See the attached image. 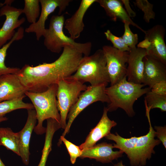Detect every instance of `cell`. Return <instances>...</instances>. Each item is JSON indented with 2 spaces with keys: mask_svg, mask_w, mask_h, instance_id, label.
<instances>
[{
  "mask_svg": "<svg viewBox=\"0 0 166 166\" xmlns=\"http://www.w3.org/2000/svg\"><path fill=\"white\" fill-rule=\"evenodd\" d=\"M63 142L66 146L70 157V160L72 164L75 163L77 159L80 157L82 150L77 146L67 140L64 136H61L59 140L58 145L59 146Z\"/></svg>",
  "mask_w": 166,
  "mask_h": 166,
  "instance_id": "28",
  "label": "cell"
},
{
  "mask_svg": "<svg viewBox=\"0 0 166 166\" xmlns=\"http://www.w3.org/2000/svg\"><path fill=\"white\" fill-rule=\"evenodd\" d=\"M61 128L59 122L53 119L47 120L44 144L38 166H45L49 155L52 150V141L55 132Z\"/></svg>",
  "mask_w": 166,
  "mask_h": 166,
  "instance_id": "21",
  "label": "cell"
},
{
  "mask_svg": "<svg viewBox=\"0 0 166 166\" xmlns=\"http://www.w3.org/2000/svg\"><path fill=\"white\" fill-rule=\"evenodd\" d=\"M57 84L52 85L46 91L41 93L26 91L25 95L32 102L36 114L38 124L34 129L37 135L45 133L46 128L43 126L44 121L54 119L60 123L61 117L57 105Z\"/></svg>",
  "mask_w": 166,
  "mask_h": 166,
  "instance_id": "5",
  "label": "cell"
},
{
  "mask_svg": "<svg viewBox=\"0 0 166 166\" xmlns=\"http://www.w3.org/2000/svg\"><path fill=\"white\" fill-rule=\"evenodd\" d=\"M124 23V32L121 38L124 43L130 49L136 47L138 42V36L137 34L133 33L130 28V24L128 22Z\"/></svg>",
  "mask_w": 166,
  "mask_h": 166,
  "instance_id": "29",
  "label": "cell"
},
{
  "mask_svg": "<svg viewBox=\"0 0 166 166\" xmlns=\"http://www.w3.org/2000/svg\"><path fill=\"white\" fill-rule=\"evenodd\" d=\"M27 110L28 117L26 123L23 128L18 132L20 156L23 163L26 165L29 164V144L31 135L37 121L35 110Z\"/></svg>",
  "mask_w": 166,
  "mask_h": 166,
  "instance_id": "17",
  "label": "cell"
},
{
  "mask_svg": "<svg viewBox=\"0 0 166 166\" xmlns=\"http://www.w3.org/2000/svg\"><path fill=\"white\" fill-rule=\"evenodd\" d=\"M39 0H25L24 6L22 9L27 21L31 24H34L40 15Z\"/></svg>",
  "mask_w": 166,
  "mask_h": 166,
  "instance_id": "25",
  "label": "cell"
},
{
  "mask_svg": "<svg viewBox=\"0 0 166 166\" xmlns=\"http://www.w3.org/2000/svg\"><path fill=\"white\" fill-rule=\"evenodd\" d=\"M96 2L99 3L104 8L107 15L114 21L119 19L124 23L128 22L130 25L136 27L143 32L145 30L135 23L129 17L122 3L118 0H97Z\"/></svg>",
  "mask_w": 166,
  "mask_h": 166,
  "instance_id": "20",
  "label": "cell"
},
{
  "mask_svg": "<svg viewBox=\"0 0 166 166\" xmlns=\"http://www.w3.org/2000/svg\"><path fill=\"white\" fill-rule=\"evenodd\" d=\"M106 39L113 44V47L122 52H129L130 49L124 43L121 37H118L108 30L104 33Z\"/></svg>",
  "mask_w": 166,
  "mask_h": 166,
  "instance_id": "30",
  "label": "cell"
},
{
  "mask_svg": "<svg viewBox=\"0 0 166 166\" xmlns=\"http://www.w3.org/2000/svg\"><path fill=\"white\" fill-rule=\"evenodd\" d=\"M97 0H82L78 9L70 18L65 21V28L68 31L70 37L75 40L78 38L83 30L85 25L83 18L89 7Z\"/></svg>",
  "mask_w": 166,
  "mask_h": 166,
  "instance_id": "19",
  "label": "cell"
},
{
  "mask_svg": "<svg viewBox=\"0 0 166 166\" xmlns=\"http://www.w3.org/2000/svg\"><path fill=\"white\" fill-rule=\"evenodd\" d=\"M106 65L104 52L98 49L91 55L84 56L76 71L68 77L83 84L88 82L93 86L108 84L110 79Z\"/></svg>",
  "mask_w": 166,
  "mask_h": 166,
  "instance_id": "4",
  "label": "cell"
},
{
  "mask_svg": "<svg viewBox=\"0 0 166 166\" xmlns=\"http://www.w3.org/2000/svg\"><path fill=\"white\" fill-rule=\"evenodd\" d=\"M142 84L128 81L126 77L118 83L106 87V94L109 100L106 108L108 112H112L120 108L124 110L128 116L135 115L133 109L134 102L139 97L151 90L149 87L143 88Z\"/></svg>",
  "mask_w": 166,
  "mask_h": 166,
  "instance_id": "3",
  "label": "cell"
},
{
  "mask_svg": "<svg viewBox=\"0 0 166 166\" xmlns=\"http://www.w3.org/2000/svg\"><path fill=\"white\" fill-rule=\"evenodd\" d=\"M154 93L163 96H166V81H161L154 84L151 89Z\"/></svg>",
  "mask_w": 166,
  "mask_h": 166,
  "instance_id": "31",
  "label": "cell"
},
{
  "mask_svg": "<svg viewBox=\"0 0 166 166\" xmlns=\"http://www.w3.org/2000/svg\"></svg>",
  "mask_w": 166,
  "mask_h": 166,
  "instance_id": "38",
  "label": "cell"
},
{
  "mask_svg": "<svg viewBox=\"0 0 166 166\" xmlns=\"http://www.w3.org/2000/svg\"><path fill=\"white\" fill-rule=\"evenodd\" d=\"M57 84V105L61 117L60 123L61 128L64 129L70 109L77 102L81 92L85 90L87 86L69 77L60 80Z\"/></svg>",
  "mask_w": 166,
  "mask_h": 166,
  "instance_id": "7",
  "label": "cell"
},
{
  "mask_svg": "<svg viewBox=\"0 0 166 166\" xmlns=\"http://www.w3.org/2000/svg\"><path fill=\"white\" fill-rule=\"evenodd\" d=\"M65 18L63 15L52 16L50 19L49 28L46 29L43 36L44 44L51 52L58 53L66 45H72L81 52L84 56L89 55L92 44L88 42L77 43L64 34L63 28Z\"/></svg>",
  "mask_w": 166,
  "mask_h": 166,
  "instance_id": "6",
  "label": "cell"
},
{
  "mask_svg": "<svg viewBox=\"0 0 166 166\" xmlns=\"http://www.w3.org/2000/svg\"><path fill=\"white\" fill-rule=\"evenodd\" d=\"M147 54L144 49L135 47L128 52L126 77L127 80L136 84H142L144 69L143 58Z\"/></svg>",
  "mask_w": 166,
  "mask_h": 166,
  "instance_id": "15",
  "label": "cell"
},
{
  "mask_svg": "<svg viewBox=\"0 0 166 166\" xmlns=\"http://www.w3.org/2000/svg\"><path fill=\"white\" fill-rule=\"evenodd\" d=\"M113 144L103 142L82 150L80 158L93 159L103 163L112 162L122 156L121 151H113Z\"/></svg>",
  "mask_w": 166,
  "mask_h": 166,
  "instance_id": "16",
  "label": "cell"
},
{
  "mask_svg": "<svg viewBox=\"0 0 166 166\" xmlns=\"http://www.w3.org/2000/svg\"><path fill=\"white\" fill-rule=\"evenodd\" d=\"M143 61L142 84L151 89L155 83L166 81V65L147 54L144 57Z\"/></svg>",
  "mask_w": 166,
  "mask_h": 166,
  "instance_id": "13",
  "label": "cell"
},
{
  "mask_svg": "<svg viewBox=\"0 0 166 166\" xmlns=\"http://www.w3.org/2000/svg\"><path fill=\"white\" fill-rule=\"evenodd\" d=\"M154 128L156 131V136L161 142L164 148H166V127L161 126H155Z\"/></svg>",
  "mask_w": 166,
  "mask_h": 166,
  "instance_id": "32",
  "label": "cell"
},
{
  "mask_svg": "<svg viewBox=\"0 0 166 166\" xmlns=\"http://www.w3.org/2000/svg\"><path fill=\"white\" fill-rule=\"evenodd\" d=\"M108 84L96 86H89L81 93L75 103L71 108L68 113V122L62 136H65L69 132L71 126L75 119L85 109L91 104L98 101L109 104V99L105 92Z\"/></svg>",
  "mask_w": 166,
  "mask_h": 166,
  "instance_id": "8",
  "label": "cell"
},
{
  "mask_svg": "<svg viewBox=\"0 0 166 166\" xmlns=\"http://www.w3.org/2000/svg\"><path fill=\"white\" fill-rule=\"evenodd\" d=\"M19 143L18 132H13L8 127H0V146H4L20 156Z\"/></svg>",
  "mask_w": 166,
  "mask_h": 166,
  "instance_id": "22",
  "label": "cell"
},
{
  "mask_svg": "<svg viewBox=\"0 0 166 166\" xmlns=\"http://www.w3.org/2000/svg\"><path fill=\"white\" fill-rule=\"evenodd\" d=\"M22 13V9L10 5H5L1 7L0 16H5L6 19L0 29V48L12 38L16 32L15 29L25 22L24 18L19 19Z\"/></svg>",
  "mask_w": 166,
  "mask_h": 166,
  "instance_id": "11",
  "label": "cell"
},
{
  "mask_svg": "<svg viewBox=\"0 0 166 166\" xmlns=\"http://www.w3.org/2000/svg\"><path fill=\"white\" fill-rule=\"evenodd\" d=\"M70 0H39L41 6V11L38 20L34 24H31L26 28L25 31L27 33H34L37 41L43 36L45 32V22L49 16L59 8V15L65 10Z\"/></svg>",
  "mask_w": 166,
  "mask_h": 166,
  "instance_id": "10",
  "label": "cell"
},
{
  "mask_svg": "<svg viewBox=\"0 0 166 166\" xmlns=\"http://www.w3.org/2000/svg\"><path fill=\"white\" fill-rule=\"evenodd\" d=\"M83 57L75 47L66 45L59 57L54 62H44L33 67L26 64L16 74L27 91L42 92L73 74Z\"/></svg>",
  "mask_w": 166,
  "mask_h": 166,
  "instance_id": "1",
  "label": "cell"
},
{
  "mask_svg": "<svg viewBox=\"0 0 166 166\" xmlns=\"http://www.w3.org/2000/svg\"><path fill=\"white\" fill-rule=\"evenodd\" d=\"M14 0H6L4 3L0 4V6L1 7L5 5H10L12 2H14Z\"/></svg>",
  "mask_w": 166,
  "mask_h": 166,
  "instance_id": "34",
  "label": "cell"
},
{
  "mask_svg": "<svg viewBox=\"0 0 166 166\" xmlns=\"http://www.w3.org/2000/svg\"><path fill=\"white\" fill-rule=\"evenodd\" d=\"M136 6L144 13V19L149 23L152 19H155V13L153 10V5L147 0H136L134 2Z\"/></svg>",
  "mask_w": 166,
  "mask_h": 166,
  "instance_id": "27",
  "label": "cell"
},
{
  "mask_svg": "<svg viewBox=\"0 0 166 166\" xmlns=\"http://www.w3.org/2000/svg\"><path fill=\"white\" fill-rule=\"evenodd\" d=\"M0 166H6L0 158Z\"/></svg>",
  "mask_w": 166,
  "mask_h": 166,
  "instance_id": "37",
  "label": "cell"
},
{
  "mask_svg": "<svg viewBox=\"0 0 166 166\" xmlns=\"http://www.w3.org/2000/svg\"><path fill=\"white\" fill-rule=\"evenodd\" d=\"M121 1L124 5L126 10H125L129 17L130 18V17H135L136 15V14L132 10L130 6L129 1L127 0H122Z\"/></svg>",
  "mask_w": 166,
  "mask_h": 166,
  "instance_id": "33",
  "label": "cell"
},
{
  "mask_svg": "<svg viewBox=\"0 0 166 166\" xmlns=\"http://www.w3.org/2000/svg\"><path fill=\"white\" fill-rule=\"evenodd\" d=\"M145 109L146 116L149 125V132L146 135L124 138L116 132L115 134L110 133L105 137L107 139L115 142L113 144L114 148L127 155L132 166L145 165L147 160L155 153L154 147L161 143L159 140L155 139V131L152 126L150 117V110L147 107Z\"/></svg>",
  "mask_w": 166,
  "mask_h": 166,
  "instance_id": "2",
  "label": "cell"
},
{
  "mask_svg": "<svg viewBox=\"0 0 166 166\" xmlns=\"http://www.w3.org/2000/svg\"><path fill=\"white\" fill-rule=\"evenodd\" d=\"M102 49L106 61V69L113 85L126 77L128 52H122L109 45H105Z\"/></svg>",
  "mask_w": 166,
  "mask_h": 166,
  "instance_id": "9",
  "label": "cell"
},
{
  "mask_svg": "<svg viewBox=\"0 0 166 166\" xmlns=\"http://www.w3.org/2000/svg\"><path fill=\"white\" fill-rule=\"evenodd\" d=\"M27 90L16 73L0 77V102L26 97Z\"/></svg>",
  "mask_w": 166,
  "mask_h": 166,
  "instance_id": "14",
  "label": "cell"
},
{
  "mask_svg": "<svg viewBox=\"0 0 166 166\" xmlns=\"http://www.w3.org/2000/svg\"><path fill=\"white\" fill-rule=\"evenodd\" d=\"M8 118L6 117H3L0 118V123L2 122L7 120Z\"/></svg>",
  "mask_w": 166,
  "mask_h": 166,
  "instance_id": "36",
  "label": "cell"
},
{
  "mask_svg": "<svg viewBox=\"0 0 166 166\" xmlns=\"http://www.w3.org/2000/svg\"><path fill=\"white\" fill-rule=\"evenodd\" d=\"M23 98H20L0 102V118L4 117L7 113L16 110L20 109L27 110L34 109L32 104L24 102L23 101Z\"/></svg>",
  "mask_w": 166,
  "mask_h": 166,
  "instance_id": "23",
  "label": "cell"
},
{
  "mask_svg": "<svg viewBox=\"0 0 166 166\" xmlns=\"http://www.w3.org/2000/svg\"><path fill=\"white\" fill-rule=\"evenodd\" d=\"M114 166H125L123 163L122 161H121L116 164L114 165Z\"/></svg>",
  "mask_w": 166,
  "mask_h": 166,
  "instance_id": "35",
  "label": "cell"
},
{
  "mask_svg": "<svg viewBox=\"0 0 166 166\" xmlns=\"http://www.w3.org/2000/svg\"><path fill=\"white\" fill-rule=\"evenodd\" d=\"M106 107H105L102 116L96 126L90 132L85 141L79 147L81 150L91 147L103 137L110 133L111 128L117 124V123L109 119L107 115Z\"/></svg>",
  "mask_w": 166,
  "mask_h": 166,
  "instance_id": "18",
  "label": "cell"
},
{
  "mask_svg": "<svg viewBox=\"0 0 166 166\" xmlns=\"http://www.w3.org/2000/svg\"><path fill=\"white\" fill-rule=\"evenodd\" d=\"M21 39L19 34L15 33L10 41L0 48V77L2 75L8 74L16 73L20 69L17 67H7L5 64L7 51L11 44L15 41Z\"/></svg>",
  "mask_w": 166,
  "mask_h": 166,
  "instance_id": "24",
  "label": "cell"
},
{
  "mask_svg": "<svg viewBox=\"0 0 166 166\" xmlns=\"http://www.w3.org/2000/svg\"><path fill=\"white\" fill-rule=\"evenodd\" d=\"M144 102L151 109L158 108L162 112L166 111V96L158 94L150 90L146 94Z\"/></svg>",
  "mask_w": 166,
  "mask_h": 166,
  "instance_id": "26",
  "label": "cell"
},
{
  "mask_svg": "<svg viewBox=\"0 0 166 166\" xmlns=\"http://www.w3.org/2000/svg\"><path fill=\"white\" fill-rule=\"evenodd\" d=\"M144 39L149 41V46L146 49L147 54L166 65V46L164 41L165 29L157 25L144 31Z\"/></svg>",
  "mask_w": 166,
  "mask_h": 166,
  "instance_id": "12",
  "label": "cell"
}]
</instances>
